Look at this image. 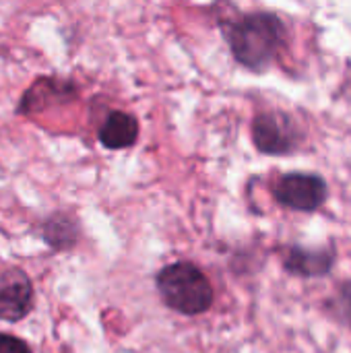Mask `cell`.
<instances>
[{
  "label": "cell",
  "mask_w": 351,
  "mask_h": 353,
  "mask_svg": "<svg viewBox=\"0 0 351 353\" xmlns=\"http://www.w3.org/2000/svg\"><path fill=\"white\" fill-rule=\"evenodd\" d=\"M228 41L236 60L248 68H265L283 41V25L273 14H250L228 29Z\"/></svg>",
  "instance_id": "obj_1"
},
{
  "label": "cell",
  "mask_w": 351,
  "mask_h": 353,
  "mask_svg": "<svg viewBox=\"0 0 351 353\" xmlns=\"http://www.w3.org/2000/svg\"><path fill=\"white\" fill-rule=\"evenodd\" d=\"M157 292L168 308L186 316L203 314L213 304V288L205 273L192 263L163 267L157 275Z\"/></svg>",
  "instance_id": "obj_2"
},
{
  "label": "cell",
  "mask_w": 351,
  "mask_h": 353,
  "mask_svg": "<svg viewBox=\"0 0 351 353\" xmlns=\"http://www.w3.org/2000/svg\"><path fill=\"white\" fill-rule=\"evenodd\" d=\"M275 199L294 211H317L327 201V184L314 174H288L277 182Z\"/></svg>",
  "instance_id": "obj_3"
},
{
  "label": "cell",
  "mask_w": 351,
  "mask_h": 353,
  "mask_svg": "<svg viewBox=\"0 0 351 353\" xmlns=\"http://www.w3.org/2000/svg\"><path fill=\"white\" fill-rule=\"evenodd\" d=\"M254 145L269 155H285L298 147L300 134L283 114H261L252 124Z\"/></svg>",
  "instance_id": "obj_4"
},
{
  "label": "cell",
  "mask_w": 351,
  "mask_h": 353,
  "mask_svg": "<svg viewBox=\"0 0 351 353\" xmlns=\"http://www.w3.org/2000/svg\"><path fill=\"white\" fill-rule=\"evenodd\" d=\"M33 285L21 271H8L0 283V321L17 323L31 312Z\"/></svg>",
  "instance_id": "obj_5"
},
{
  "label": "cell",
  "mask_w": 351,
  "mask_h": 353,
  "mask_svg": "<svg viewBox=\"0 0 351 353\" xmlns=\"http://www.w3.org/2000/svg\"><path fill=\"white\" fill-rule=\"evenodd\" d=\"M335 263V254L329 248H302L292 246L285 252L283 267L292 275L300 277H325Z\"/></svg>",
  "instance_id": "obj_6"
},
{
  "label": "cell",
  "mask_w": 351,
  "mask_h": 353,
  "mask_svg": "<svg viewBox=\"0 0 351 353\" xmlns=\"http://www.w3.org/2000/svg\"><path fill=\"white\" fill-rule=\"evenodd\" d=\"M139 137L137 120L126 112H112L99 128V141L108 149H126Z\"/></svg>",
  "instance_id": "obj_7"
},
{
  "label": "cell",
  "mask_w": 351,
  "mask_h": 353,
  "mask_svg": "<svg viewBox=\"0 0 351 353\" xmlns=\"http://www.w3.org/2000/svg\"><path fill=\"white\" fill-rule=\"evenodd\" d=\"M74 238H77V234H74L72 221H68L64 217H56V219L48 221V225H46V240L54 248H68L74 242Z\"/></svg>",
  "instance_id": "obj_8"
},
{
  "label": "cell",
  "mask_w": 351,
  "mask_h": 353,
  "mask_svg": "<svg viewBox=\"0 0 351 353\" xmlns=\"http://www.w3.org/2000/svg\"><path fill=\"white\" fill-rule=\"evenodd\" d=\"M0 353H31V350L23 339L0 333Z\"/></svg>",
  "instance_id": "obj_9"
},
{
  "label": "cell",
  "mask_w": 351,
  "mask_h": 353,
  "mask_svg": "<svg viewBox=\"0 0 351 353\" xmlns=\"http://www.w3.org/2000/svg\"><path fill=\"white\" fill-rule=\"evenodd\" d=\"M341 306L345 310V316L351 323V283L343 285V292H341Z\"/></svg>",
  "instance_id": "obj_10"
}]
</instances>
